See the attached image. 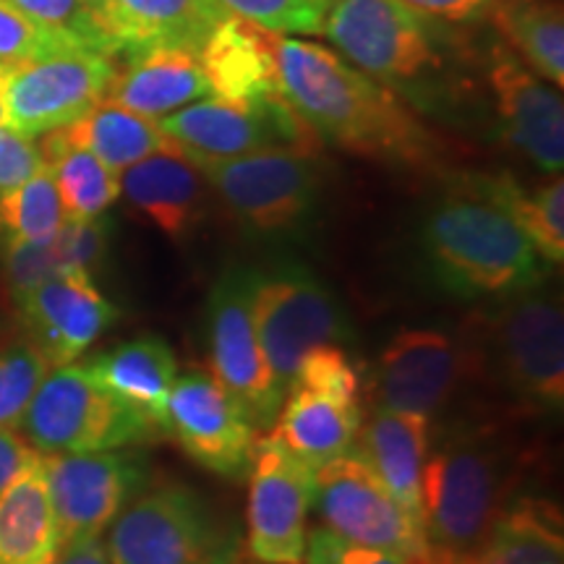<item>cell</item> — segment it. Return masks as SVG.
Masks as SVG:
<instances>
[{
    "label": "cell",
    "instance_id": "cell-1",
    "mask_svg": "<svg viewBox=\"0 0 564 564\" xmlns=\"http://www.w3.org/2000/svg\"><path fill=\"white\" fill-rule=\"evenodd\" d=\"M278 82L301 121L337 150L403 167H432L436 139L419 118L335 51L278 34Z\"/></svg>",
    "mask_w": 564,
    "mask_h": 564
},
{
    "label": "cell",
    "instance_id": "cell-2",
    "mask_svg": "<svg viewBox=\"0 0 564 564\" xmlns=\"http://www.w3.org/2000/svg\"><path fill=\"white\" fill-rule=\"evenodd\" d=\"M434 282L465 301H499L544 282L549 264L510 212L484 192L476 175L440 196L421 225Z\"/></svg>",
    "mask_w": 564,
    "mask_h": 564
},
{
    "label": "cell",
    "instance_id": "cell-3",
    "mask_svg": "<svg viewBox=\"0 0 564 564\" xmlns=\"http://www.w3.org/2000/svg\"><path fill=\"white\" fill-rule=\"evenodd\" d=\"M525 460L491 423L455 421L429 444L421 476L423 533L434 554L474 546L514 502Z\"/></svg>",
    "mask_w": 564,
    "mask_h": 564
},
{
    "label": "cell",
    "instance_id": "cell-4",
    "mask_svg": "<svg viewBox=\"0 0 564 564\" xmlns=\"http://www.w3.org/2000/svg\"><path fill=\"white\" fill-rule=\"evenodd\" d=\"M460 345L468 373L489 379L520 413H562L564 314L544 282L470 316Z\"/></svg>",
    "mask_w": 564,
    "mask_h": 564
},
{
    "label": "cell",
    "instance_id": "cell-5",
    "mask_svg": "<svg viewBox=\"0 0 564 564\" xmlns=\"http://www.w3.org/2000/svg\"><path fill=\"white\" fill-rule=\"evenodd\" d=\"M105 552L110 564H241L243 535L204 494L160 481L112 520Z\"/></svg>",
    "mask_w": 564,
    "mask_h": 564
},
{
    "label": "cell",
    "instance_id": "cell-6",
    "mask_svg": "<svg viewBox=\"0 0 564 564\" xmlns=\"http://www.w3.org/2000/svg\"><path fill=\"white\" fill-rule=\"evenodd\" d=\"M21 426L40 455L105 453L162 436L76 361L55 366L42 379Z\"/></svg>",
    "mask_w": 564,
    "mask_h": 564
},
{
    "label": "cell",
    "instance_id": "cell-7",
    "mask_svg": "<svg viewBox=\"0 0 564 564\" xmlns=\"http://www.w3.org/2000/svg\"><path fill=\"white\" fill-rule=\"evenodd\" d=\"M196 167L230 215L259 236L299 232L319 207L322 167L316 150L272 147Z\"/></svg>",
    "mask_w": 564,
    "mask_h": 564
},
{
    "label": "cell",
    "instance_id": "cell-8",
    "mask_svg": "<svg viewBox=\"0 0 564 564\" xmlns=\"http://www.w3.org/2000/svg\"><path fill=\"white\" fill-rule=\"evenodd\" d=\"M251 314L267 366L282 394L291 392L295 371L308 350L319 345H343L350 337L340 301L301 264H280L270 272H257Z\"/></svg>",
    "mask_w": 564,
    "mask_h": 564
},
{
    "label": "cell",
    "instance_id": "cell-9",
    "mask_svg": "<svg viewBox=\"0 0 564 564\" xmlns=\"http://www.w3.org/2000/svg\"><path fill=\"white\" fill-rule=\"evenodd\" d=\"M314 510L324 528L352 544L411 564L432 560L423 525L361 455L345 453L314 470Z\"/></svg>",
    "mask_w": 564,
    "mask_h": 564
},
{
    "label": "cell",
    "instance_id": "cell-10",
    "mask_svg": "<svg viewBox=\"0 0 564 564\" xmlns=\"http://www.w3.org/2000/svg\"><path fill=\"white\" fill-rule=\"evenodd\" d=\"M118 61L110 55L58 47L0 74L6 126L24 137L66 129L105 100Z\"/></svg>",
    "mask_w": 564,
    "mask_h": 564
},
{
    "label": "cell",
    "instance_id": "cell-11",
    "mask_svg": "<svg viewBox=\"0 0 564 564\" xmlns=\"http://www.w3.org/2000/svg\"><path fill=\"white\" fill-rule=\"evenodd\" d=\"M160 131L194 165L232 160L272 147L316 150V133L301 121L285 97L259 102H230L223 97L196 100L162 116Z\"/></svg>",
    "mask_w": 564,
    "mask_h": 564
},
{
    "label": "cell",
    "instance_id": "cell-12",
    "mask_svg": "<svg viewBox=\"0 0 564 564\" xmlns=\"http://www.w3.org/2000/svg\"><path fill=\"white\" fill-rule=\"evenodd\" d=\"M257 270L223 272L207 301V350L212 377L232 394L257 432H270L285 394L274 384L253 327L251 295Z\"/></svg>",
    "mask_w": 564,
    "mask_h": 564
},
{
    "label": "cell",
    "instance_id": "cell-13",
    "mask_svg": "<svg viewBox=\"0 0 564 564\" xmlns=\"http://www.w3.org/2000/svg\"><path fill=\"white\" fill-rule=\"evenodd\" d=\"M324 34L350 66L384 87H405L440 66L426 17L400 0H333Z\"/></svg>",
    "mask_w": 564,
    "mask_h": 564
},
{
    "label": "cell",
    "instance_id": "cell-14",
    "mask_svg": "<svg viewBox=\"0 0 564 564\" xmlns=\"http://www.w3.org/2000/svg\"><path fill=\"white\" fill-rule=\"evenodd\" d=\"M246 507V552L262 564H303L314 468L272 432L257 440Z\"/></svg>",
    "mask_w": 564,
    "mask_h": 564
},
{
    "label": "cell",
    "instance_id": "cell-15",
    "mask_svg": "<svg viewBox=\"0 0 564 564\" xmlns=\"http://www.w3.org/2000/svg\"><path fill=\"white\" fill-rule=\"evenodd\" d=\"M42 468L63 546L100 539L150 481V463L123 449L42 455Z\"/></svg>",
    "mask_w": 564,
    "mask_h": 564
},
{
    "label": "cell",
    "instance_id": "cell-16",
    "mask_svg": "<svg viewBox=\"0 0 564 564\" xmlns=\"http://www.w3.org/2000/svg\"><path fill=\"white\" fill-rule=\"evenodd\" d=\"M167 434L212 474L230 481L251 474L257 429L212 371L188 369L175 377L167 398Z\"/></svg>",
    "mask_w": 564,
    "mask_h": 564
},
{
    "label": "cell",
    "instance_id": "cell-17",
    "mask_svg": "<svg viewBox=\"0 0 564 564\" xmlns=\"http://www.w3.org/2000/svg\"><path fill=\"white\" fill-rule=\"evenodd\" d=\"M13 306L26 340L37 345L53 369L79 361L118 319V308L84 272L53 274L13 299Z\"/></svg>",
    "mask_w": 564,
    "mask_h": 564
},
{
    "label": "cell",
    "instance_id": "cell-18",
    "mask_svg": "<svg viewBox=\"0 0 564 564\" xmlns=\"http://www.w3.org/2000/svg\"><path fill=\"white\" fill-rule=\"evenodd\" d=\"M463 377L468 369L457 337L432 327L400 329L379 356V405L432 421Z\"/></svg>",
    "mask_w": 564,
    "mask_h": 564
},
{
    "label": "cell",
    "instance_id": "cell-19",
    "mask_svg": "<svg viewBox=\"0 0 564 564\" xmlns=\"http://www.w3.org/2000/svg\"><path fill=\"white\" fill-rule=\"evenodd\" d=\"M489 82L505 137L539 171L560 175L564 165V105L560 87L541 79L507 47H494Z\"/></svg>",
    "mask_w": 564,
    "mask_h": 564
},
{
    "label": "cell",
    "instance_id": "cell-20",
    "mask_svg": "<svg viewBox=\"0 0 564 564\" xmlns=\"http://www.w3.org/2000/svg\"><path fill=\"white\" fill-rule=\"evenodd\" d=\"M121 196L173 241L192 236L207 217V181L173 144L118 173Z\"/></svg>",
    "mask_w": 564,
    "mask_h": 564
},
{
    "label": "cell",
    "instance_id": "cell-21",
    "mask_svg": "<svg viewBox=\"0 0 564 564\" xmlns=\"http://www.w3.org/2000/svg\"><path fill=\"white\" fill-rule=\"evenodd\" d=\"M278 34L228 13L199 51V63L215 97L230 102H259L280 95Z\"/></svg>",
    "mask_w": 564,
    "mask_h": 564
},
{
    "label": "cell",
    "instance_id": "cell-22",
    "mask_svg": "<svg viewBox=\"0 0 564 564\" xmlns=\"http://www.w3.org/2000/svg\"><path fill=\"white\" fill-rule=\"evenodd\" d=\"M105 100L139 116L158 118L212 95L199 53L183 47H147L123 55Z\"/></svg>",
    "mask_w": 564,
    "mask_h": 564
},
{
    "label": "cell",
    "instance_id": "cell-23",
    "mask_svg": "<svg viewBox=\"0 0 564 564\" xmlns=\"http://www.w3.org/2000/svg\"><path fill=\"white\" fill-rule=\"evenodd\" d=\"M84 366L105 390L144 415L162 436L167 434V398L178 377V361L167 340L158 335L133 337L97 352Z\"/></svg>",
    "mask_w": 564,
    "mask_h": 564
},
{
    "label": "cell",
    "instance_id": "cell-24",
    "mask_svg": "<svg viewBox=\"0 0 564 564\" xmlns=\"http://www.w3.org/2000/svg\"><path fill=\"white\" fill-rule=\"evenodd\" d=\"M429 564H564L562 514L544 499H514L474 546Z\"/></svg>",
    "mask_w": 564,
    "mask_h": 564
},
{
    "label": "cell",
    "instance_id": "cell-25",
    "mask_svg": "<svg viewBox=\"0 0 564 564\" xmlns=\"http://www.w3.org/2000/svg\"><path fill=\"white\" fill-rule=\"evenodd\" d=\"M429 419L413 413H400L379 405L369 421H361L352 449L377 470L387 489L394 494L400 505L423 525L421 514V476L426 463L432 426Z\"/></svg>",
    "mask_w": 564,
    "mask_h": 564
},
{
    "label": "cell",
    "instance_id": "cell-26",
    "mask_svg": "<svg viewBox=\"0 0 564 564\" xmlns=\"http://www.w3.org/2000/svg\"><path fill=\"white\" fill-rule=\"evenodd\" d=\"M225 17L217 0H112V40L121 58L147 47L199 53Z\"/></svg>",
    "mask_w": 564,
    "mask_h": 564
},
{
    "label": "cell",
    "instance_id": "cell-27",
    "mask_svg": "<svg viewBox=\"0 0 564 564\" xmlns=\"http://www.w3.org/2000/svg\"><path fill=\"white\" fill-rule=\"evenodd\" d=\"M361 421V405L343 403L306 387H291V392L282 400L272 434L299 460L316 470L335 457L350 453Z\"/></svg>",
    "mask_w": 564,
    "mask_h": 564
},
{
    "label": "cell",
    "instance_id": "cell-28",
    "mask_svg": "<svg viewBox=\"0 0 564 564\" xmlns=\"http://www.w3.org/2000/svg\"><path fill=\"white\" fill-rule=\"evenodd\" d=\"M61 549L40 455L0 491V564H55Z\"/></svg>",
    "mask_w": 564,
    "mask_h": 564
},
{
    "label": "cell",
    "instance_id": "cell-29",
    "mask_svg": "<svg viewBox=\"0 0 564 564\" xmlns=\"http://www.w3.org/2000/svg\"><path fill=\"white\" fill-rule=\"evenodd\" d=\"M40 152L58 186L66 217H74V220L100 217L121 196L118 173H112L89 150L74 144L63 129L45 133L40 141Z\"/></svg>",
    "mask_w": 564,
    "mask_h": 564
},
{
    "label": "cell",
    "instance_id": "cell-30",
    "mask_svg": "<svg viewBox=\"0 0 564 564\" xmlns=\"http://www.w3.org/2000/svg\"><path fill=\"white\" fill-rule=\"evenodd\" d=\"M63 133L105 162L112 173H123L133 162L171 144L158 121L108 100L97 102L79 121L66 126Z\"/></svg>",
    "mask_w": 564,
    "mask_h": 564
},
{
    "label": "cell",
    "instance_id": "cell-31",
    "mask_svg": "<svg viewBox=\"0 0 564 564\" xmlns=\"http://www.w3.org/2000/svg\"><path fill=\"white\" fill-rule=\"evenodd\" d=\"M491 17L525 66L554 87L564 84V17L554 0H494Z\"/></svg>",
    "mask_w": 564,
    "mask_h": 564
},
{
    "label": "cell",
    "instance_id": "cell-32",
    "mask_svg": "<svg viewBox=\"0 0 564 564\" xmlns=\"http://www.w3.org/2000/svg\"><path fill=\"white\" fill-rule=\"evenodd\" d=\"M486 194L499 207L510 212L528 241L535 246L546 264H562L564 259V181L552 175L539 188L528 192L512 175H476Z\"/></svg>",
    "mask_w": 564,
    "mask_h": 564
},
{
    "label": "cell",
    "instance_id": "cell-33",
    "mask_svg": "<svg viewBox=\"0 0 564 564\" xmlns=\"http://www.w3.org/2000/svg\"><path fill=\"white\" fill-rule=\"evenodd\" d=\"M66 212L53 173L42 165L32 178L0 196V243H42L61 230Z\"/></svg>",
    "mask_w": 564,
    "mask_h": 564
},
{
    "label": "cell",
    "instance_id": "cell-34",
    "mask_svg": "<svg viewBox=\"0 0 564 564\" xmlns=\"http://www.w3.org/2000/svg\"><path fill=\"white\" fill-rule=\"evenodd\" d=\"M51 369V361L26 337L0 345V429H21L34 392Z\"/></svg>",
    "mask_w": 564,
    "mask_h": 564
},
{
    "label": "cell",
    "instance_id": "cell-35",
    "mask_svg": "<svg viewBox=\"0 0 564 564\" xmlns=\"http://www.w3.org/2000/svg\"><path fill=\"white\" fill-rule=\"evenodd\" d=\"M13 9L32 19L34 24L51 32L53 37L74 47H84V51H95L110 58H118V47L105 34V30L91 19L87 6L82 0H6Z\"/></svg>",
    "mask_w": 564,
    "mask_h": 564
},
{
    "label": "cell",
    "instance_id": "cell-36",
    "mask_svg": "<svg viewBox=\"0 0 564 564\" xmlns=\"http://www.w3.org/2000/svg\"><path fill=\"white\" fill-rule=\"evenodd\" d=\"M228 13L274 34H324L333 0H217Z\"/></svg>",
    "mask_w": 564,
    "mask_h": 564
},
{
    "label": "cell",
    "instance_id": "cell-37",
    "mask_svg": "<svg viewBox=\"0 0 564 564\" xmlns=\"http://www.w3.org/2000/svg\"><path fill=\"white\" fill-rule=\"evenodd\" d=\"M293 387H306L343 403L361 405V377L343 345H319L308 350L295 371Z\"/></svg>",
    "mask_w": 564,
    "mask_h": 564
},
{
    "label": "cell",
    "instance_id": "cell-38",
    "mask_svg": "<svg viewBox=\"0 0 564 564\" xmlns=\"http://www.w3.org/2000/svg\"><path fill=\"white\" fill-rule=\"evenodd\" d=\"M58 47L74 45H66V42L53 37L51 32H45L32 19H26L11 3L0 0V74L19 66V63L37 58V55L58 51Z\"/></svg>",
    "mask_w": 564,
    "mask_h": 564
},
{
    "label": "cell",
    "instance_id": "cell-39",
    "mask_svg": "<svg viewBox=\"0 0 564 564\" xmlns=\"http://www.w3.org/2000/svg\"><path fill=\"white\" fill-rule=\"evenodd\" d=\"M303 564H411L400 556L377 552L345 541L343 535L329 531V528L316 525L306 533V554Z\"/></svg>",
    "mask_w": 564,
    "mask_h": 564
},
{
    "label": "cell",
    "instance_id": "cell-40",
    "mask_svg": "<svg viewBox=\"0 0 564 564\" xmlns=\"http://www.w3.org/2000/svg\"><path fill=\"white\" fill-rule=\"evenodd\" d=\"M42 165L45 160H42L37 141L11 126H0V196L32 178Z\"/></svg>",
    "mask_w": 564,
    "mask_h": 564
},
{
    "label": "cell",
    "instance_id": "cell-41",
    "mask_svg": "<svg viewBox=\"0 0 564 564\" xmlns=\"http://www.w3.org/2000/svg\"><path fill=\"white\" fill-rule=\"evenodd\" d=\"M426 19L476 21L491 11L494 0H400Z\"/></svg>",
    "mask_w": 564,
    "mask_h": 564
},
{
    "label": "cell",
    "instance_id": "cell-42",
    "mask_svg": "<svg viewBox=\"0 0 564 564\" xmlns=\"http://www.w3.org/2000/svg\"><path fill=\"white\" fill-rule=\"evenodd\" d=\"M37 449H34L19 432L0 429V491H3L26 465L37 460Z\"/></svg>",
    "mask_w": 564,
    "mask_h": 564
},
{
    "label": "cell",
    "instance_id": "cell-43",
    "mask_svg": "<svg viewBox=\"0 0 564 564\" xmlns=\"http://www.w3.org/2000/svg\"><path fill=\"white\" fill-rule=\"evenodd\" d=\"M55 564H110V556L105 552V541L100 535V539L70 541L61 549Z\"/></svg>",
    "mask_w": 564,
    "mask_h": 564
},
{
    "label": "cell",
    "instance_id": "cell-44",
    "mask_svg": "<svg viewBox=\"0 0 564 564\" xmlns=\"http://www.w3.org/2000/svg\"><path fill=\"white\" fill-rule=\"evenodd\" d=\"M82 3L87 6L91 19H95L105 30V34L112 40V0H82ZM112 45H116V40H112ZM118 58H121V53H118Z\"/></svg>",
    "mask_w": 564,
    "mask_h": 564
},
{
    "label": "cell",
    "instance_id": "cell-45",
    "mask_svg": "<svg viewBox=\"0 0 564 564\" xmlns=\"http://www.w3.org/2000/svg\"><path fill=\"white\" fill-rule=\"evenodd\" d=\"M0 126H6V110H3V102H0Z\"/></svg>",
    "mask_w": 564,
    "mask_h": 564
},
{
    "label": "cell",
    "instance_id": "cell-46",
    "mask_svg": "<svg viewBox=\"0 0 564 564\" xmlns=\"http://www.w3.org/2000/svg\"><path fill=\"white\" fill-rule=\"evenodd\" d=\"M251 564H262V562H251Z\"/></svg>",
    "mask_w": 564,
    "mask_h": 564
}]
</instances>
